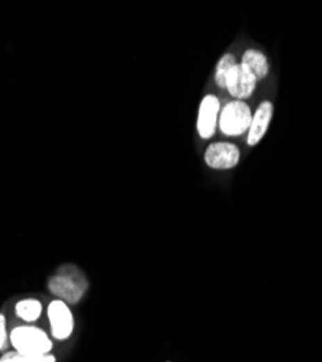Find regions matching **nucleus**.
<instances>
[{"mask_svg": "<svg viewBox=\"0 0 322 362\" xmlns=\"http://www.w3.org/2000/svg\"><path fill=\"white\" fill-rule=\"evenodd\" d=\"M88 288L86 275L73 264L61 265L53 277L48 279V290L67 304L79 303Z\"/></svg>", "mask_w": 322, "mask_h": 362, "instance_id": "obj_1", "label": "nucleus"}, {"mask_svg": "<svg viewBox=\"0 0 322 362\" xmlns=\"http://www.w3.org/2000/svg\"><path fill=\"white\" fill-rule=\"evenodd\" d=\"M13 351L28 356H45L53 351V340L41 327L24 324L16 326L9 336Z\"/></svg>", "mask_w": 322, "mask_h": 362, "instance_id": "obj_2", "label": "nucleus"}, {"mask_svg": "<svg viewBox=\"0 0 322 362\" xmlns=\"http://www.w3.org/2000/svg\"><path fill=\"white\" fill-rule=\"evenodd\" d=\"M252 110L244 100H231L221 108L218 117V128L223 135L239 138L248 132Z\"/></svg>", "mask_w": 322, "mask_h": 362, "instance_id": "obj_3", "label": "nucleus"}, {"mask_svg": "<svg viewBox=\"0 0 322 362\" xmlns=\"http://www.w3.org/2000/svg\"><path fill=\"white\" fill-rule=\"evenodd\" d=\"M203 161L211 170L228 171L240 164L241 149L239 145L228 141L212 142L203 154Z\"/></svg>", "mask_w": 322, "mask_h": 362, "instance_id": "obj_4", "label": "nucleus"}, {"mask_svg": "<svg viewBox=\"0 0 322 362\" xmlns=\"http://www.w3.org/2000/svg\"><path fill=\"white\" fill-rule=\"evenodd\" d=\"M51 335L56 340H67L74 331V318L70 304L56 299L47 307Z\"/></svg>", "mask_w": 322, "mask_h": 362, "instance_id": "obj_5", "label": "nucleus"}, {"mask_svg": "<svg viewBox=\"0 0 322 362\" xmlns=\"http://www.w3.org/2000/svg\"><path fill=\"white\" fill-rule=\"evenodd\" d=\"M221 112V103L215 94H207L200 100L196 119V131L200 140H211L218 131V117Z\"/></svg>", "mask_w": 322, "mask_h": 362, "instance_id": "obj_6", "label": "nucleus"}, {"mask_svg": "<svg viewBox=\"0 0 322 362\" xmlns=\"http://www.w3.org/2000/svg\"><path fill=\"white\" fill-rule=\"evenodd\" d=\"M257 80L241 63L236 64L227 79L225 90L234 100H247L257 89Z\"/></svg>", "mask_w": 322, "mask_h": 362, "instance_id": "obj_7", "label": "nucleus"}, {"mask_svg": "<svg viewBox=\"0 0 322 362\" xmlns=\"http://www.w3.org/2000/svg\"><path fill=\"white\" fill-rule=\"evenodd\" d=\"M273 113H275L273 101L263 100L257 106L256 112L252 113L251 125L247 132V145L248 147H257L261 142V140L266 136V133L270 128V124H272Z\"/></svg>", "mask_w": 322, "mask_h": 362, "instance_id": "obj_8", "label": "nucleus"}, {"mask_svg": "<svg viewBox=\"0 0 322 362\" xmlns=\"http://www.w3.org/2000/svg\"><path fill=\"white\" fill-rule=\"evenodd\" d=\"M243 65H245L251 74L256 77L257 81L264 80L270 73V63L267 56L263 51L257 48H248L244 51V54L240 61Z\"/></svg>", "mask_w": 322, "mask_h": 362, "instance_id": "obj_9", "label": "nucleus"}, {"mask_svg": "<svg viewBox=\"0 0 322 362\" xmlns=\"http://www.w3.org/2000/svg\"><path fill=\"white\" fill-rule=\"evenodd\" d=\"M15 310L19 319L33 323L42 315V303L38 299H24L16 303Z\"/></svg>", "mask_w": 322, "mask_h": 362, "instance_id": "obj_10", "label": "nucleus"}, {"mask_svg": "<svg viewBox=\"0 0 322 362\" xmlns=\"http://www.w3.org/2000/svg\"><path fill=\"white\" fill-rule=\"evenodd\" d=\"M236 64H239V63H236L235 56L231 54V53L224 54L221 58L218 60L216 67H215L214 80H215V84L218 85L219 89H224V90H225L227 79H228L230 73L232 72V68H234Z\"/></svg>", "mask_w": 322, "mask_h": 362, "instance_id": "obj_11", "label": "nucleus"}, {"mask_svg": "<svg viewBox=\"0 0 322 362\" xmlns=\"http://www.w3.org/2000/svg\"><path fill=\"white\" fill-rule=\"evenodd\" d=\"M0 362H57V358L51 354L45 356H28L16 351H12L2 355Z\"/></svg>", "mask_w": 322, "mask_h": 362, "instance_id": "obj_12", "label": "nucleus"}, {"mask_svg": "<svg viewBox=\"0 0 322 362\" xmlns=\"http://www.w3.org/2000/svg\"><path fill=\"white\" fill-rule=\"evenodd\" d=\"M9 343V335L6 331V318L0 313V351H5Z\"/></svg>", "mask_w": 322, "mask_h": 362, "instance_id": "obj_13", "label": "nucleus"}]
</instances>
